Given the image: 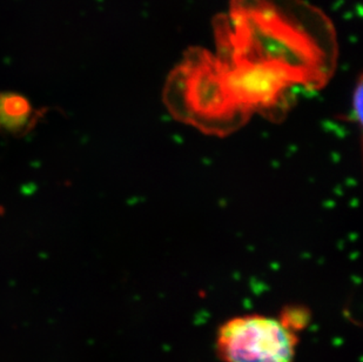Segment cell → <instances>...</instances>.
<instances>
[{
	"mask_svg": "<svg viewBox=\"0 0 363 362\" xmlns=\"http://www.w3.org/2000/svg\"><path fill=\"white\" fill-rule=\"evenodd\" d=\"M298 341L282 319L242 315L220 326L216 351L223 362H293Z\"/></svg>",
	"mask_w": 363,
	"mask_h": 362,
	"instance_id": "cell-1",
	"label": "cell"
},
{
	"mask_svg": "<svg viewBox=\"0 0 363 362\" xmlns=\"http://www.w3.org/2000/svg\"><path fill=\"white\" fill-rule=\"evenodd\" d=\"M32 116L31 105L24 97L16 93L0 94V126L12 132L24 130Z\"/></svg>",
	"mask_w": 363,
	"mask_h": 362,
	"instance_id": "cell-2",
	"label": "cell"
},
{
	"mask_svg": "<svg viewBox=\"0 0 363 362\" xmlns=\"http://www.w3.org/2000/svg\"><path fill=\"white\" fill-rule=\"evenodd\" d=\"M361 104H362V82L357 84V91L354 92L353 114L357 120H361Z\"/></svg>",
	"mask_w": 363,
	"mask_h": 362,
	"instance_id": "cell-3",
	"label": "cell"
}]
</instances>
